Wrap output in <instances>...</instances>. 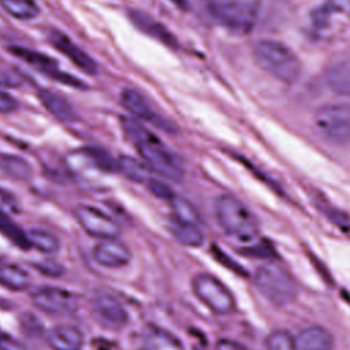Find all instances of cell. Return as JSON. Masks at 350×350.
<instances>
[{"mask_svg": "<svg viewBox=\"0 0 350 350\" xmlns=\"http://www.w3.org/2000/svg\"><path fill=\"white\" fill-rule=\"evenodd\" d=\"M75 217L83 231L92 237L101 239L116 238L120 231L118 223L111 216L92 205H78L75 209Z\"/></svg>", "mask_w": 350, "mask_h": 350, "instance_id": "7c38bea8", "label": "cell"}, {"mask_svg": "<svg viewBox=\"0 0 350 350\" xmlns=\"http://www.w3.org/2000/svg\"><path fill=\"white\" fill-rule=\"evenodd\" d=\"M212 252H215L216 258H217L221 264H226L230 269L235 271V272H237V273H239V275H245V271L242 269V267H241L238 262L231 261L230 256H227L226 253H223L221 250H219V247H216V245H213V246H212Z\"/></svg>", "mask_w": 350, "mask_h": 350, "instance_id": "836d02e7", "label": "cell"}, {"mask_svg": "<svg viewBox=\"0 0 350 350\" xmlns=\"http://www.w3.org/2000/svg\"><path fill=\"white\" fill-rule=\"evenodd\" d=\"M334 336L321 325H309L295 336L297 350H332Z\"/></svg>", "mask_w": 350, "mask_h": 350, "instance_id": "e0dca14e", "label": "cell"}, {"mask_svg": "<svg viewBox=\"0 0 350 350\" xmlns=\"http://www.w3.org/2000/svg\"><path fill=\"white\" fill-rule=\"evenodd\" d=\"M0 5L14 18L30 21L38 16L40 7L36 0H0Z\"/></svg>", "mask_w": 350, "mask_h": 350, "instance_id": "d4e9b609", "label": "cell"}, {"mask_svg": "<svg viewBox=\"0 0 350 350\" xmlns=\"http://www.w3.org/2000/svg\"><path fill=\"white\" fill-rule=\"evenodd\" d=\"M18 101L15 97H12L11 94H8L7 92L0 89V112L3 113H8V112H14L18 108Z\"/></svg>", "mask_w": 350, "mask_h": 350, "instance_id": "e575fe53", "label": "cell"}, {"mask_svg": "<svg viewBox=\"0 0 350 350\" xmlns=\"http://www.w3.org/2000/svg\"><path fill=\"white\" fill-rule=\"evenodd\" d=\"M16 209H18L16 200L10 193L0 189V216L14 213L16 212Z\"/></svg>", "mask_w": 350, "mask_h": 350, "instance_id": "d6a6232c", "label": "cell"}, {"mask_svg": "<svg viewBox=\"0 0 350 350\" xmlns=\"http://www.w3.org/2000/svg\"><path fill=\"white\" fill-rule=\"evenodd\" d=\"M267 350H297L295 338L286 329H276L265 339Z\"/></svg>", "mask_w": 350, "mask_h": 350, "instance_id": "f546056e", "label": "cell"}, {"mask_svg": "<svg viewBox=\"0 0 350 350\" xmlns=\"http://www.w3.org/2000/svg\"><path fill=\"white\" fill-rule=\"evenodd\" d=\"M213 209L219 227L228 237L239 242H250L260 234L258 219L238 197L227 193L220 194L215 200Z\"/></svg>", "mask_w": 350, "mask_h": 350, "instance_id": "7a4b0ae2", "label": "cell"}, {"mask_svg": "<svg viewBox=\"0 0 350 350\" xmlns=\"http://www.w3.org/2000/svg\"><path fill=\"white\" fill-rule=\"evenodd\" d=\"M27 238H29L30 246L36 247L42 253H55L60 246L57 237L45 230H37V228L30 230L27 232Z\"/></svg>", "mask_w": 350, "mask_h": 350, "instance_id": "83f0119b", "label": "cell"}, {"mask_svg": "<svg viewBox=\"0 0 350 350\" xmlns=\"http://www.w3.org/2000/svg\"><path fill=\"white\" fill-rule=\"evenodd\" d=\"M93 257L103 267L119 268L130 262L131 252L126 243L116 238H105L94 246Z\"/></svg>", "mask_w": 350, "mask_h": 350, "instance_id": "9a60e30c", "label": "cell"}, {"mask_svg": "<svg viewBox=\"0 0 350 350\" xmlns=\"http://www.w3.org/2000/svg\"><path fill=\"white\" fill-rule=\"evenodd\" d=\"M93 313L98 323L111 329H120L127 323V312L120 301L108 291H97L92 298Z\"/></svg>", "mask_w": 350, "mask_h": 350, "instance_id": "4fadbf2b", "label": "cell"}, {"mask_svg": "<svg viewBox=\"0 0 350 350\" xmlns=\"http://www.w3.org/2000/svg\"><path fill=\"white\" fill-rule=\"evenodd\" d=\"M253 57L261 70L284 83H293L301 72V62L297 55L276 40H258L253 45Z\"/></svg>", "mask_w": 350, "mask_h": 350, "instance_id": "3957f363", "label": "cell"}, {"mask_svg": "<svg viewBox=\"0 0 350 350\" xmlns=\"http://www.w3.org/2000/svg\"><path fill=\"white\" fill-rule=\"evenodd\" d=\"M31 299L36 308L55 316L71 314L78 308L77 297L59 287H41L31 294Z\"/></svg>", "mask_w": 350, "mask_h": 350, "instance_id": "8fae6325", "label": "cell"}, {"mask_svg": "<svg viewBox=\"0 0 350 350\" xmlns=\"http://www.w3.org/2000/svg\"><path fill=\"white\" fill-rule=\"evenodd\" d=\"M191 288L194 295L216 314H230L237 306L228 287L212 273H196L191 278Z\"/></svg>", "mask_w": 350, "mask_h": 350, "instance_id": "52a82bcc", "label": "cell"}, {"mask_svg": "<svg viewBox=\"0 0 350 350\" xmlns=\"http://www.w3.org/2000/svg\"><path fill=\"white\" fill-rule=\"evenodd\" d=\"M144 350H185L183 343L170 331L148 327L142 335Z\"/></svg>", "mask_w": 350, "mask_h": 350, "instance_id": "44dd1931", "label": "cell"}, {"mask_svg": "<svg viewBox=\"0 0 350 350\" xmlns=\"http://www.w3.org/2000/svg\"><path fill=\"white\" fill-rule=\"evenodd\" d=\"M118 170L130 180L146 183L152 178V170L144 163L130 156H122L118 160Z\"/></svg>", "mask_w": 350, "mask_h": 350, "instance_id": "cb8c5ba5", "label": "cell"}, {"mask_svg": "<svg viewBox=\"0 0 350 350\" xmlns=\"http://www.w3.org/2000/svg\"><path fill=\"white\" fill-rule=\"evenodd\" d=\"M30 275L15 264H0V284L12 290L23 291L30 287Z\"/></svg>", "mask_w": 350, "mask_h": 350, "instance_id": "603a6c76", "label": "cell"}, {"mask_svg": "<svg viewBox=\"0 0 350 350\" xmlns=\"http://www.w3.org/2000/svg\"><path fill=\"white\" fill-rule=\"evenodd\" d=\"M122 105L135 118L149 122L165 133H176V126L164 115L157 112L150 103L137 90L124 89L120 94Z\"/></svg>", "mask_w": 350, "mask_h": 350, "instance_id": "30bf717a", "label": "cell"}, {"mask_svg": "<svg viewBox=\"0 0 350 350\" xmlns=\"http://www.w3.org/2000/svg\"><path fill=\"white\" fill-rule=\"evenodd\" d=\"M145 185H146V187L150 190V193H152L153 196H156L157 198L170 201V200L175 196V194L172 193L171 187H170L167 183H164V182H161V180H159V179L150 178Z\"/></svg>", "mask_w": 350, "mask_h": 350, "instance_id": "4dcf8cb0", "label": "cell"}, {"mask_svg": "<svg viewBox=\"0 0 350 350\" xmlns=\"http://www.w3.org/2000/svg\"><path fill=\"white\" fill-rule=\"evenodd\" d=\"M328 88L340 96H350V56L332 62L325 71Z\"/></svg>", "mask_w": 350, "mask_h": 350, "instance_id": "d6986e66", "label": "cell"}, {"mask_svg": "<svg viewBox=\"0 0 350 350\" xmlns=\"http://www.w3.org/2000/svg\"><path fill=\"white\" fill-rule=\"evenodd\" d=\"M46 342L52 350H81L83 345L82 332L70 324L56 325L46 334Z\"/></svg>", "mask_w": 350, "mask_h": 350, "instance_id": "ac0fdd59", "label": "cell"}, {"mask_svg": "<svg viewBox=\"0 0 350 350\" xmlns=\"http://www.w3.org/2000/svg\"><path fill=\"white\" fill-rule=\"evenodd\" d=\"M172 4H175L178 8L183 10V11H187L189 10V3L187 0H170Z\"/></svg>", "mask_w": 350, "mask_h": 350, "instance_id": "ab89813d", "label": "cell"}, {"mask_svg": "<svg viewBox=\"0 0 350 350\" xmlns=\"http://www.w3.org/2000/svg\"><path fill=\"white\" fill-rule=\"evenodd\" d=\"M216 350H246L241 343L231 339H220L216 343Z\"/></svg>", "mask_w": 350, "mask_h": 350, "instance_id": "74e56055", "label": "cell"}, {"mask_svg": "<svg viewBox=\"0 0 350 350\" xmlns=\"http://www.w3.org/2000/svg\"><path fill=\"white\" fill-rule=\"evenodd\" d=\"M212 16L237 33L250 31L258 18L261 0H206Z\"/></svg>", "mask_w": 350, "mask_h": 350, "instance_id": "5b68a950", "label": "cell"}, {"mask_svg": "<svg viewBox=\"0 0 350 350\" xmlns=\"http://www.w3.org/2000/svg\"><path fill=\"white\" fill-rule=\"evenodd\" d=\"M22 83V78L15 68L3 64L0 60V86H19Z\"/></svg>", "mask_w": 350, "mask_h": 350, "instance_id": "1f68e13d", "label": "cell"}, {"mask_svg": "<svg viewBox=\"0 0 350 350\" xmlns=\"http://www.w3.org/2000/svg\"><path fill=\"white\" fill-rule=\"evenodd\" d=\"M129 18L138 30L148 34L149 37L160 41L161 44H164L170 48L178 46V41H176L175 36L163 23H160L150 15H148L139 10H130Z\"/></svg>", "mask_w": 350, "mask_h": 350, "instance_id": "2e32d148", "label": "cell"}, {"mask_svg": "<svg viewBox=\"0 0 350 350\" xmlns=\"http://www.w3.org/2000/svg\"><path fill=\"white\" fill-rule=\"evenodd\" d=\"M48 40L52 44V46H55L59 52L67 56L79 70L90 75H94L97 72L96 62L85 51H82L77 44H74L64 33L53 29L49 31Z\"/></svg>", "mask_w": 350, "mask_h": 350, "instance_id": "5bb4252c", "label": "cell"}, {"mask_svg": "<svg viewBox=\"0 0 350 350\" xmlns=\"http://www.w3.org/2000/svg\"><path fill=\"white\" fill-rule=\"evenodd\" d=\"M0 231L11 241L12 245L25 250L30 247L27 234L23 232L22 228H19L14 221H11L5 216H0Z\"/></svg>", "mask_w": 350, "mask_h": 350, "instance_id": "f1b7e54d", "label": "cell"}, {"mask_svg": "<svg viewBox=\"0 0 350 350\" xmlns=\"http://www.w3.org/2000/svg\"><path fill=\"white\" fill-rule=\"evenodd\" d=\"M254 284L257 290L276 306L291 304L298 294V286L293 275L284 267L272 261L257 267Z\"/></svg>", "mask_w": 350, "mask_h": 350, "instance_id": "277c9868", "label": "cell"}, {"mask_svg": "<svg viewBox=\"0 0 350 350\" xmlns=\"http://www.w3.org/2000/svg\"><path fill=\"white\" fill-rule=\"evenodd\" d=\"M170 230H171L174 238L185 246L198 247L204 242V234L201 231L200 224L171 219Z\"/></svg>", "mask_w": 350, "mask_h": 350, "instance_id": "7402d4cb", "label": "cell"}, {"mask_svg": "<svg viewBox=\"0 0 350 350\" xmlns=\"http://www.w3.org/2000/svg\"><path fill=\"white\" fill-rule=\"evenodd\" d=\"M0 350H26L16 339L0 331Z\"/></svg>", "mask_w": 350, "mask_h": 350, "instance_id": "d590c367", "label": "cell"}, {"mask_svg": "<svg viewBox=\"0 0 350 350\" xmlns=\"http://www.w3.org/2000/svg\"><path fill=\"white\" fill-rule=\"evenodd\" d=\"M168 202L171 206V219L201 226V217L198 215V211L194 208V205L189 200L175 194Z\"/></svg>", "mask_w": 350, "mask_h": 350, "instance_id": "484cf974", "label": "cell"}, {"mask_svg": "<svg viewBox=\"0 0 350 350\" xmlns=\"http://www.w3.org/2000/svg\"><path fill=\"white\" fill-rule=\"evenodd\" d=\"M10 245H12L11 241L0 231V258L5 257V256L8 254V252H10Z\"/></svg>", "mask_w": 350, "mask_h": 350, "instance_id": "f35d334b", "label": "cell"}, {"mask_svg": "<svg viewBox=\"0 0 350 350\" xmlns=\"http://www.w3.org/2000/svg\"><path fill=\"white\" fill-rule=\"evenodd\" d=\"M10 52L14 56L26 62L27 64H30L31 67H34L36 70L46 74L49 78H53L60 83L68 85L75 89H86V83L83 81L78 79L71 74L62 71L57 67V62L45 53H41L38 51H33L29 48H23V46H11Z\"/></svg>", "mask_w": 350, "mask_h": 350, "instance_id": "9c48e42d", "label": "cell"}, {"mask_svg": "<svg viewBox=\"0 0 350 350\" xmlns=\"http://www.w3.org/2000/svg\"><path fill=\"white\" fill-rule=\"evenodd\" d=\"M350 21V0H325L310 14L312 31L320 38H331Z\"/></svg>", "mask_w": 350, "mask_h": 350, "instance_id": "ba28073f", "label": "cell"}, {"mask_svg": "<svg viewBox=\"0 0 350 350\" xmlns=\"http://www.w3.org/2000/svg\"><path fill=\"white\" fill-rule=\"evenodd\" d=\"M0 170L15 179H27L31 176L30 164L25 159L14 154L0 153Z\"/></svg>", "mask_w": 350, "mask_h": 350, "instance_id": "4316f807", "label": "cell"}, {"mask_svg": "<svg viewBox=\"0 0 350 350\" xmlns=\"http://www.w3.org/2000/svg\"><path fill=\"white\" fill-rule=\"evenodd\" d=\"M122 126L144 163L153 172L174 182H180L185 178V170L179 159L153 133L131 118H123Z\"/></svg>", "mask_w": 350, "mask_h": 350, "instance_id": "6da1fadb", "label": "cell"}, {"mask_svg": "<svg viewBox=\"0 0 350 350\" xmlns=\"http://www.w3.org/2000/svg\"><path fill=\"white\" fill-rule=\"evenodd\" d=\"M313 122L319 134L329 144H350V105L324 104L316 109Z\"/></svg>", "mask_w": 350, "mask_h": 350, "instance_id": "8992f818", "label": "cell"}, {"mask_svg": "<svg viewBox=\"0 0 350 350\" xmlns=\"http://www.w3.org/2000/svg\"><path fill=\"white\" fill-rule=\"evenodd\" d=\"M38 98L46 111L60 122H74L77 119V113L71 104L57 92L41 89L38 92Z\"/></svg>", "mask_w": 350, "mask_h": 350, "instance_id": "ffe728a7", "label": "cell"}, {"mask_svg": "<svg viewBox=\"0 0 350 350\" xmlns=\"http://www.w3.org/2000/svg\"><path fill=\"white\" fill-rule=\"evenodd\" d=\"M37 269L46 275H52V276L62 273V267L53 261H44L40 265H37Z\"/></svg>", "mask_w": 350, "mask_h": 350, "instance_id": "8d00e7d4", "label": "cell"}]
</instances>
